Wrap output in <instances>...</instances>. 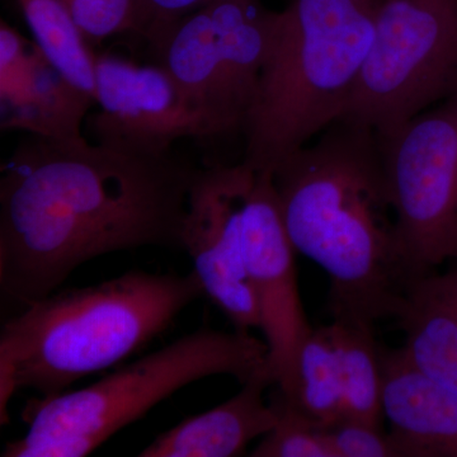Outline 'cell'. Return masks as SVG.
<instances>
[{"instance_id":"6da1fadb","label":"cell","mask_w":457,"mask_h":457,"mask_svg":"<svg viewBox=\"0 0 457 457\" xmlns=\"http://www.w3.org/2000/svg\"><path fill=\"white\" fill-rule=\"evenodd\" d=\"M198 170L171 153L29 135L0 176L3 297L25 308L104 254L147 246L183 251Z\"/></svg>"},{"instance_id":"7a4b0ae2","label":"cell","mask_w":457,"mask_h":457,"mask_svg":"<svg viewBox=\"0 0 457 457\" xmlns=\"http://www.w3.org/2000/svg\"><path fill=\"white\" fill-rule=\"evenodd\" d=\"M272 176L295 251L329 278L333 320L374 327L395 319L417 278L400 245L378 134L338 120Z\"/></svg>"},{"instance_id":"3957f363","label":"cell","mask_w":457,"mask_h":457,"mask_svg":"<svg viewBox=\"0 0 457 457\" xmlns=\"http://www.w3.org/2000/svg\"><path fill=\"white\" fill-rule=\"evenodd\" d=\"M204 295L195 270H130L25 306L0 332V423L9 422L17 393L31 389L51 398L112 368L146 347Z\"/></svg>"},{"instance_id":"277c9868","label":"cell","mask_w":457,"mask_h":457,"mask_svg":"<svg viewBox=\"0 0 457 457\" xmlns=\"http://www.w3.org/2000/svg\"><path fill=\"white\" fill-rule=\"evenodd\" d=\"M374 31V0H293L278 12L242 131V162L273 174L285 159L341 120Z\"/></svg>"},{"instance_id":"5b68a950","label":"cell","mask_w":457,"mask_h":457,"mask_svg":"<svg viewBox=\"0 0 457 457\" xmlns=\"http://www.w3.org/2000/svg\"><path fill=\"white\" fill-rule=\"evenodd\" d=\"M267 356L266 342L251 332L200 328L97 383L29 400L22 414L29 431L8 442L2 456H88L189 384L213 375H230L242 384L270 375Z\"/></svg>"},{"instance_id":"8992f818","label":"cell","mask_w":457,"mask_h":457,"mask_svg":"<svg viewBox=\"0 0 457 457\" xmlns=\"http://www.w3.org/2000/svg\"><path fill=\"white\" fill-rule=\"evenodd\" d=\"M374 3V38L342 119L383 140L457 93V0Z\"/></svg>"},{"instance_id":"52a82bcc","label":"cell","mask_w":457,"mask_h":457,"mask_svg":"<svg viewBox=\"0 0 457 457\" xmlns=\"http://www.w3.org/2000/svg\"><path fill=\"white\" fill-rule=\"evenodd\" d=\"M278 20L261 0H207L150 46L213 137L243 131Z\"/></svg>"},{"instance_id":"ba28073f","label":"cell","mask_w":457,"mask_h":457,"mask_svg":"<svg viewBox=\"0 0 457 457\" xmlns=\"http://www.w3.org/2000/svg\"><path fill=\"white\" fill-rule=\"evenodd\" d=\"M403 254L413 275L457 260V93L381 140Z\"/></svg>"},{"instance_id":"9c48e42d","label":"cell","mask_w":457,"mask_h":457,"mask_svg":"<svg viewBox=\"0 0 457 457\" xmlns=\"http://www.w3.org/2000/svg\"><path fill=\"white\" fill-rule=\"evenodd\" d=\"M253 174L245 162L198 170L182 231L183 251L194 262L204 295L240 332L261 328L243 237L245 196Z\"/></svg>"},{"instance_id":"30bf717a","label":"cell","mask_w":457,"mask_h":457,"mask_svg":"<svg viewBox=\"0 0 457 457\" xmlns=\"http://www.w3.org/2000/svg\"><path fill=\"white\" fill-rule=\"evenodd\" d=\"M243 237L246 273L269 347V372L278 394L287 395L300 345L314 328L303 311L295 266L296 251L282 220L272 174L254 170L245 196Z\"/></svg>"},{"instance_id":"8fae6325","label":"cell","mask_w":457,"mask_h":457,"mask_svg":"<svg viewBox=\"0 0 457 457\" xmlns=\"http://www.w3.org/2000/svg\"><path fill=\"white\" fill-rule=\"evenodd\" d=\"M96 104L89 128L102 145L161 155L180 139L213 137L203 113L159 64L96 55Z\"/></svg>"},{"instance_id":"7c38bea8","label":"cell","mask_w":457,"mask_h":457,"mask_svg":"<svg viewBox=\"0 0 457 457\" xmlns=\"http://www.w3.org/2000/svg\"><path fill=\"white\" fill-rule=\"evenodd\" d=\"M2 130H21L50 139L83 137L82 125L95 99L75 87L36 42L0 23Z\"/></svg>"},{"instance_id":"4fadbf2b","label":"cell","mask_w":457,"mask_h":457,"mask_svg":"<svg viewBox=\"0 0 457 457\" xmlns=\"http://www.w3.org/2000/svg\"><path fill=\"white\" fill-rule=\"evenodd\" d=\"M383 416L400 457H457V393L381 345Z\"/></svg>"},{"instance_id":"5bb4252c","label":"cell","mask_w":457,"mask_h":457,"mask_svg":"<svg viewBox=\"0 0 457 457\" xmlns=\"http://www.w3.org/2000/svg\"><path fill=\"white\" fill-rule=\"evenodd\" d=\"M273 385L269 374L242 384V390L218 407L187 418L159 435L140 457H233L245 455L252 441L275 427L278 409L267 404L264 392Z\"/></svg>"},{"instance_id":"9a60e30c","label":"cell","mask_w":457,"mask_h":457,"mask_svg":"<svg viewBox=\"0 0 457 457\" xmlns=\"http://www.w3.org/2000/svg\"><path fill=\"white\" fill-rule=\"evenodd\" d=\"M418 276L403 297L396 323L408 359L429 378L457 393V262Z\"/></svg>"},{"instance_id":"2e32d148","label":"cell","mask_w":457,"mask_h":457,"mask_svg":"<svg viewBox=\"0 0 457 457\" xmlns=\"http://www.w3.org/2000/svg\"><path fill=\"white\" fill-rule=\"evenodd\" d=\"M328 329L341 371L343 420L383 427L381 345L374 327L333 320Z\"/></svg>"},{"instance_id":"e0dca14e","label":"cell","mask_w":457,"mask_h":457,"mask_svg":"<svg viewBox=\"0 0 457 457\" xmlns=\"http://www.w3.org/2000/svg\"><path fill=\"white\" fill-rule=\"evenodd\" d=\"M278 398L323 428L343 420L341 371L328 326L312 329L300 345L293 386Z\"/></svg>"},{"instance_id":"ac0fdd59","label":"cell","mask_w":457,"mask_h":457,"mask_svg":"<svg viewBox=\"0 0 457 457\" xmlns=\"http://www.w3.org/2000/svg\"><path fill=\"white\" fill-rule=\"evenodd\" d=\"M35 42L69 82L96 102V54L62 0H17Z\"/></svg>"},{"instance_id":"d6986e66","label":"cell","mask_w":457,"mask_h":457,"mask_svg":"<svg viewBox=\"0 0 457 457\" xmlns=\"http://www.w3.org/2000/svg\"><path fill=\"white\" fill-rule=\"evenodd\" d=\"M278 420L251 451L252 457H336L327 428L276 398Z\"/></svg>"},{"instance_id":"ffe728a7","label":"cell","mask_w":457,"mask_h":457,"mask_svg":"<svg viewBox=\"0 0 457 457\" xmlns=\"http://www.w3.org/2000/svg\"><path fill=\"white\" fill-rule=\"evenodd\" d=\"M90 47L139 29L141 0H62Z\"/></svg>"},{"instance_id":"44dd1931","label":"cell","mask_w":457,"mask_h":457,"mask_svg":"<svg viewBox=\"0 0 457 457\" xmlns=\"http://www.w3.org/2000/svg\"><path fill=\"white\" fill-rule=\"evenodd\" d=\"M327 436L336 457H400L383 427L343 420L327 428Z\"/></svg>"},{"instance_id":"7402d4cb","label":"cell","mask_w":457,"mask_h":457,"mask_svg":"<svg viewBox=\"0 0 457 457\" xmlns=\"http://www.w3.org/2000/svg\"><path fill=\"white\" fill-rule=\"evenodd\" d=\"M207 0H141L139 29L137 35L141 36L147 44H153L165 29H170L180 18L196 11Z\"/></svg>"},{"instance_id":"603a6c76","label":"cell","mask_w":457,"mask_h":457,"mask_svg":"<svg viewBox=\"0 0 457 457\" xmlns=\"http://www.w3.org/2000/svg\"><path fill=\"white\" fill-rule=\"evenodd\" d=\"M455 262H457V260Z\"/></svg>"}]
</instances>
